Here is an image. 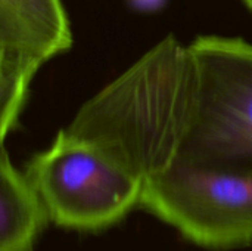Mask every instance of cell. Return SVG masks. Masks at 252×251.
<instances>
[{"label": "cell", "mask_w": 252, "mask_h": 251, "mask_svg": "<svg viewBox=\"0 0 252 251\" xmlns=\"http://www.w3.org/2000/svg\"><path fill=\"white\" fill-rule=\"evenodd\" d=\"M198 99L189 46L167 36L89 99L66 130L99 143L145 180L180 157Z\"/></svg>", "instance_id": "obj_1"}, {"label": "cell", "mask_w": 252, "mask_h": 251, "mask_svg": "<svg viewBox=\"0 0 252 251\" xmlns=\"http://www.w3.org/2000/svg\"><path fill=\"white\" fill-rule=\"evenodd\" d=\"M37 68L0 59V146L12 130Z\"/></svg>", "instance_id": "obj_7"}, {"label": "cell", "mask_w": 252, "mask_h": 251, "mask_svg": "<svg viewBox=\"0 0 252 251\" xmlns=\"http://www.w3.org/2000/svg\"><path fill=\"white\" fill-rule=\"evenodd\" d=\"M71 44L61 0H0V59L38 70Z\"/></svg>", "instance_id": "obj_5"}, {"label": "cell", "mask_w": 252, "mask_h": 251, "mask_svg": "<svg viewBox=\"0 0 252 251\" xmlns=\"http://www.w3.org/2000/svg\"><path fill=\"white\" fill-rule=\"evenodd\" d=\"M165 0H131V3L142 10H157Z\"/></svg>", "instance_id": "obj_8"}, {"label": "cell", "mask_w": 252, "mask_h": 251, "mask_svg": "<svg viewBox=\"0 0 252 251\" xmlns=\"http://www.w3.org/2000/svg\"><path fill=\"white\" fill-rule=\"evenodd\" d=\"M139 207L199 247L252 246V164L179 157L143 180Z\"/></svg>", "instance_id": "obj_3"}, {"label": "cell", "mask_w": 252, "mask_h": 251, "mask_svg": "<svg viewBox=\"0 0 252 251\" xmlns=\"http://www.w3.org/2000/svg\"><path fill=\"white\" fill-rule=\"evenodd\" d=\"M47 223L25 173L0 146V251H31Z\"/></svg>", "instance_id": "obj_6"}, {"label": "cell", "mask_w": 252, "mask_h": 251, "mask_svg": "<svg viewBox=\"0 0 252 251\" xmlns=\"http://www.w3.org/2000/svg\"><path fill=\"white\" fill-rule=\"evenodd\" d=\"M244 3L248 6V9H250V10L252 12V0H244Z\"/></svg>", "instance_id": "obj_9"}, {"label": "cell", "mask_w": 252, "mask_h": 251, "mask_svg": "<svg viewBox=\"0 0 252 251\" xmlns=\"http://www.w3.org/2000/svg\"><path fill=\"white\" fill-rule=\"evenodd\" d=\"M189 50L198 74V117L180 157L252 164V44L199 36Z\"/></svg>", "instance_id": "obj_4"}, {"label": "cell", "mask_w": 252, "mask_h": 251, "mask_svg": "<svg viewBox=\"0 0 252 251\" xmlns=\"http://www.w3.org/2000/svg\"><path fill=\"white\" fill-rule=\"evenodd\" d=\"M25 176L47 222L84 232L121 222L143 189V179L112 152L66 129L31 158Z\"/></svg>", "instance_id": "obj_2"}]
</instances>
